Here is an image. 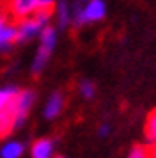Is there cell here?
Segmentation results:
<instances>
[{
	"label": "cell",
	"mask_w": 156,
	"mask_h": 158,
	"mask_svg": "<svg viewBox=\"0 0 156 158\" xmlns=\"http://www.w3.org/2000/svg\"><path fill=\"white\" fill-rule=\"evenodd\" d=\"M34 100H35V93L32 90L18 91V95L14 97V119H12V128L23 127Z\"/></svg>",
	"instance_id": "1"
},
{
	"label": "cell",
	"mask_w": 156,
	"mask_h": 158,
	"mask_svg": "<svg viewBox=\"0 0 156 158\" xmlns=\"http://www.w3.org/2000/svg\"><path fill=\"white\" fill-rule=\"evenodd\" d=\"M44 25H40L35 18L28 19V18H23V19H18L16 25V42H27V40L34 39L35 35L40 34Z\"/></svg>",
	"instance_id": "2"
},
{
	"label": "cell",
	"mask_w": 156,
	"mask_h": 158,
	"mask_svg": "<svg viewBox=\"0 0 156 158\" xmlns=\"http://www.w3.org/2000/svg\"><path fill=\"white\" fill-rule=\"evenodd\" d=\"M37 7H39L37 0H9L7 11H9V16L18 21V19H23V18L34 14Z\"/></svg>",
	"instance_id": "3"
},
{
	"label": "cell",
	"mask_w": 156,
	"mask_h": 158,
	"mask_svg": "<svg viewBox=\"0 0 156 158\" xmlns=\"http://www.w3.org/2000/svg\"><path fill=\"white\" fill-rule=\"evenodd\" d=\"M14 42H16V27L9 25L6 18L0 16V51L11 49Z\"/></svg>",
	"instance_id": "4"
},
{
	"label": "cell",
	"mask_w": 156,
	"mask_h": 158,
	"mask_svg": "<svg viewBox=\"0 0 156 158\" xmlns=\"http://www.w3.org/2000/svg\"><path fill=\"white\" fill-rule=\"evenodd\" d=\"M105 2L104 0H88L84 7V16L86 21H100L105 16Z\"/></svg>",
	"instance_id": "5"
},
{
	"label": "cell",
	"mask_w": 156,
	"mask_h": 158,
	"mask_svg": "<svg viewBox=\"0 0 156 158\" xmlns=\"http://www.w3.org/2000/svg\"><path fill=\"white\" fill-rule=\"evenodd\" d=\"M12 119H14V100L7 106L6 109L0 111V139H4L11 134L12 128Z\"/></svg>",
	"instance_id": "6"
},
{
	"label": "cell",
	"mask_w": 156,
	"mask_h": 158,
	"mask_svg": "<svg viewBox=\"0 0 156 158\" xmlns=\"http://www.w3.org/2000/svg\"><path fill=\"white\" fill-rule=\"evenodd\" d=\"M61 109H63V95H61L60 91H55V93L49 97V100L46 102L44 116L47 119H53L61 113Z\"/></svg>",
	"instance_id": "7"
},
{
	"label": "cell",
	"mask_w": 156,
	"mask_h": 158,
	"mask_svg": "<svg viewBox=\"0 0 156 158\" xmlns=\"http://www.w3.org/2000/svg\"><path fill=\"white\" fill-rule=\"evenodd\" d=\"M53 156V142L49 139H39L32 146V158H51Z\"/></svg>",
	"instance_id": "8"
},
{
	"label": "cell",
	"mask_w": 156,
	"mask_h": 158,
	"mask_svg": "<svg viewBox=\"0 0 156 158\" xmlns=\"http://www.w3.org/2000/svg\"><path fill=\"white\" fill-rule=\"evenodd\" d=\"M49 56H51V49H47V48H44V46H40L39 51H37V55H35L34 63H32V72H34V76H39V74L42 72V69L46 67V63H47Z\"/></svg>",
	"instance_id": "9"
},
{
	"label": "cell",
	"mask_w": 156,
	"mask_h": 158,
	"mask_svg": "<svg viewBox=\"0 0 156 158\" xmlns=\"http://www.w3.org/2000/svg\"><path fill=\"white\" fill-rule=\"evenodd\" d=\"M55 44H56V32L53 27L49 25H44L42 30H40V46H44L47 49H55Z\"/></svg>",
	"instance_id": "10"
},
{
	"label": "cell",
	"mask_w": 156,
	"mask_h": 158,
	"mask_svg": "<svg viewBox=\"0 0 156 158\" xmlns=\"http://www.w3.org/2000/svg\"><path fill=\"white\" fill-rule=\"evenodd\" d=\"M23 155V144L21 142H7L6 146H2L0 149V156L2 158H19Z\"/></svg>",
	"instance_id": "11"
},
{
	"label": "cell",
	"mask_w": 156,
	"mask_h": 158,
	"mask_svg": "<svg viewBox=\"0 0 156 158\" xmlns=\"http://www.w3.org/2000/svg\"><path fill=\"white\" fill-rule=\"evenodd\" d=\"M56 16H58V27L65 28L70 21V12H68V6L65 0H60L56 6Z\"/></svg>",
	"instance_id": "12"
},
{
	"label": "cell",
	"mask_w": 156,
	"mask_h": 158,
	"mask_svg": "<svg viewBox=\"0 0 156 158\" xmlns=\"http://www.w3.org/2000/svg\"><path fill=\"white\" fill-rule=\"evenodd\" d=\"M18 95V88L16 86H6V88H0V111L6 109L14 97Z\"/></svg>",
	"instance_id": "13"
},
{
	"label": "cell",
	"mask_w": 156,
	"mask_h": 158,
	"mask_svg": "<svg viewBox=\"0 0 156 158\" xmlns=\"http://www.w3.org/2000/svg\"><path fill=\"white\" fill-rule=\"evenodd\" d=\"M146 139L151 146L156 144V111L147 116V121H146Z\"/></svg>",
	"instance_id": "14"
},
{
	"label": "cell",
	"mask_w": 156,
	"mask_h": 158,
	"mask_svg": "<svg viewBox=\"0 0 156 158\" xmlns=\"http://www.w3.org/2000/svg\"><path fill=\"white\" fill-rule=\"evenodd\" d=\"M72 21L76 27H83L84 23H86V16H84V9L81 6H76L72 7Z\"/></svg>",
	"instance_id": "15"
},
{
	"label": "cell",
	"mask_w": 156,
	"mask_h": 158,
	"mask_svg": "<svg viewBox=\"0 0 156 158\" xmlns=\"http://www.w3.org/2000/svg\"><path fill=\"white\" fill-rule=\"evenodd\" d=\"M79 90H81V95L84 98H91V97L95 95V86L91 81H83L81 85H79Z\"/></svg>",
	"instance_id": "16"
},
{
	"label": "cell",
	"mask_w": 156,
	"mask_h": 158,
	"mask_svg": "<svg viewBox=\"0 0 156 158\" xmlns=\"http://www.w3.org/2000/svg\"><path fill=\"white\" fill-rule=\"evenodd\" d=\"M128 158H149V151H147L144 146L135 144V146L132 148V151H130Z\"/></svg>",
	"instance_id": "17"
},
{
	"label": "cell",
	"mask_w": 156,
	"mask_h": 158,
	"mask_svg": "<svg viewBox=\"0 0 156 158\" xmlns=\"http://www.w3.org/2000/svg\"><path fill=\"white\" fill-rule=\"evenodd\" d=\"M37 4H39V7H53L55 0H37Z\"/></svg>",
	"instance_id": "18"
},
{
	"label": "cell",
	"mask_w": 156,
	"mask_h": 158,
	"mask_svg": "<svg viewBox=\"0 0 156 158\" xmlns=\"http://www.w3.org/2000/svg\"><path fill=\"white\" fill-rule=\"evenodd\" d=\"M98 134H100L102 137H105L107 134H109V127H107V125H102L100 130H98Z\"/></svg>",
	"instance_id": "19"
},
{
	"label": "cell",
	"mask_w": 156,
	"mask_h": 158,
	"mask_svg": "<svg viewBox=\"0 0 156 158\" xmlns=\"http://www.w3.org/2000/svg\"><path fill=\"white\" fill-rule=\"evenodd\" d=\"M149 158H156V144H153L149 149Z\"/></svg>",
	"instance_id": "20"
},
{
	"label": "cell",
	"mask_w": 156,
	"mask_h": 158,
	"mask_svg": "<svg viewBox=\"0 0 156 158\" xmlns=\"http://www.w3.org/2000/svg\"><path fill=\"white\" fill-rule=\"evenodd\" d=\"M55 158H65V156H55Z\"/></svg>",
	"instance_id": "21"
},
{
	"label": "cell",
	"mask_w": 156,
	"mask_h": 158,
	"mask_svg": "<svg viewBox=\"0 0 156 158\" xmlns=\"http://www.w3.org/2000/svg\"><path fill=\"white\" fill-rule=\"evenodd\" d=\"M83 2H84V0H83Z\"/></svg>",
	"instance_id": "22"
}]
</instances>
